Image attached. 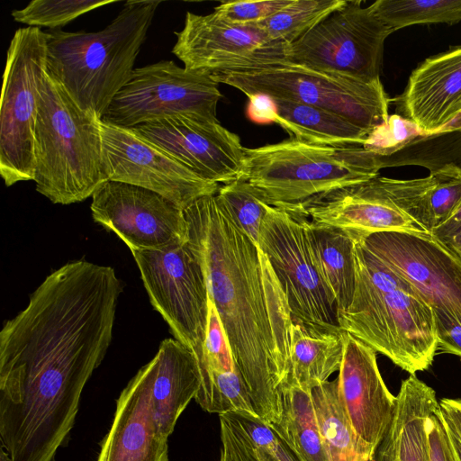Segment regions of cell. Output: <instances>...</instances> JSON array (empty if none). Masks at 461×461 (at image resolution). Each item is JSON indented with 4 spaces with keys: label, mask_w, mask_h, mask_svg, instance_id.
<instances>
[{
    "label": "cell",
    "mask_w": 461,
    "mask_h": 461,
    "mask_svg": "<svg viewBox=\"0 0 461 461\" xmlns=\"http://www.w3.org/2000/svg\"><path fill=\"white\" fill-rule=\"evenodd\" d=\"M150 361L154 419L161 435L168 438L199 390L198 362L194 352L176 339H164Z\"/></svg>",
    "instance_id": "obj_22"
},
{
    "label": "cell",
    "mask_w": 461,
    "mask_h": 461,
    "mask_svg": "<svg viewBox=\"0 0 461 461\" xmlns=\"http://www.w3.org/2000/svg\"><path fill=\"white\" fill-rule=\"evenodd\" d=\"M380 169L416 165L433 173L447 165L461 168V127L421 133L393 154L376 156Z\"/></svg>",
    "instance_id": "obj_28"
},
{
    "label": "cell",
    "mask_w": 461,
    "mask_h": 461,
    "mask_svg": "<svg viewBox=\"0 0 461 461\" xmlns=\"http://www.w3.org/2000/svg\"><path fill=\"white\" fill-rule=\"evenodd\" d=\"M101 132L108 180L153 191L183 210L200 197L217 194L218 184L203 179L131 128L101 121Z\"/></svg>",
    "instance_id": "obj_14"
},
{
    "label": "cell",
    "mask_w": 461,
    "mask_h": 461,
    "mask_svg": "<svg viewBox=\"0 0 461 461\" xmlns=\"http://www.w3.org/2000/svg\"><path fill=\"white\" fill-rule=\"evenodd\" d=\"M216 196L237 226L258 246L268 204L241 178L219 186Z\"/></svg>",
    "instance_id": "obj_31"
},
{
    "label": "cell",
    "mask_w": 461,
    "mask_h": 461,
    "mask_svg": "<svg viewBox=\"0 0 461 461\" xmlns=\"http://www.w3.org/2000/svg\"><path fill=\"white\" fill-rule=\"evenodd\" d=\"M309 221L300 212L268 205L258 247L276 275L293 321L341 330L335 296L314 258Z\"/></svg>",
    "instance_id": "obj_8"
},
{
    "label": "cell",
    "mask_w": 461,
    "mask_h": 461,
    "mask_svg": "<svg viewBox=\"0 0 461 461\" xmlns=\"http://www.w3.org/2000/svg\"><path fill=\"white\" fill-rule=\"evenodd\" d=\"M273 123L282 127L293 139L311 144L348 147L364 146L371 133L352 121L315 106L273 99Z\"/></svg>",
    "instance_id": "obj_24"
},
{
    "label": "cell",
    "mask_w": 461,
    "mask_h": 461,
    "mask_svg": "<svg viewBox=\"0 0 461 461\" xmlns=\"http://www.w3.org/2000/svg\"><path fill=\"white\" fill-rule=\"evenodd\" d=\"M101 121L81 109L48 69L40 90L34 138L36 191L53 203L92 197L108 179L102 157Z\"/></svg>",
    "instance_id": "obj_4"
},
{
    "label": "cell",
    "mask_w": 461,
    "mask_h": 461,
    "mask_svg": "<svg viewBox=\"0 0 461 461\" xmlns=\"http://www.w3.org/2000/svg\"><path fill=\"white\" fill-rule=\"evenodd\" d=\"M393 32L372 5L347 1L289 45L288 61L367 82L380 80L384 41Z\"/></svg>",
    "instance_id": "obj_11"
},
{
    "label": "cell",
    "mask_w": 461,
    "mask_h": 461,
    "mask_svg": "<svg viewBox=\"0 0 461 461\" xmlns=\"http://www.w3.org/2000/svg\"><path fill=\"white\" fill-rule=\"evenodd\" d=\"M438 403L446 426L461 440V399L442 398Z\"/></svg>",
    "instance_id": "obj_39"
},
{
    "label": "cell",
    "mask_w": 461,
    "mask_h": 461,
    "mask_svg": "<svg viewBox=\"0 0 461 461\" xmlns=\"http://www.w3.org/2000/svg\"><path fill=\"white\" fill-rule=\"evenodd\" d=\"M187 244L198 258L256 414L267 424L281 412L290 369L293 324L286 297L265 253L233 221L216 194L184 210Z\"/></svg>",
    "instance_id": "obj_1"
},
{
    "label": "cell",
    "mask_w": 461,
    "mask_h": 461,
    "mask_svg": "<svg viewBox=\"0 0 461 461\" xmlns=\"http://www.w3.org/2000/svg\"><path fill=\"white\" fill-rule=\"evenodd\" d=\"M350 232L356 285L349 306L339 313L340 329L410 375L427 370L438 349L432 309L406 279Z\"/></svg>",
    "instance_id": "obj_2"
},
{
    "label": "cell",
    "mask_w": 461,
    "mask_h": 461,
    "mask_svg": "<svg viewBox=\"0 0 461 461\" xmlns=\"http://www.w3.org/2000/svg\"><path fill=\"white\" fill-rule=\"evenodd\" d=\"M346 0H293L272 16L257 23L272 40L291 44L331 13L346 4Z\"/></svg>",
    "instance_id": "obj_29"
},
{
    "label": "cell",
    "mask_w": 461,
    "mask_h": 461,
    "mask_svg": "<svg viewBox=\"0 0 461 461\" xmlns=\"http://www.w3.org/2000/svg\"><path fill=\"white\" fill-rule=\"evenodd\" d=\"M220 422L222 443L221 461H246L227 423L222 419H220Z\"/></svg>",
    "instance_id": "obj_40"
},
{
    "label": "cell",
    "mask_w": 461,
    "mask_h": 461,
    "mask_svg": "<svg viewBox=\"0 0 461 461\" xmlns=\"http://www.w3.org/2000/svg\"><path fill=\"white\" fill-rule=\"evenodd\" d=\"M448 433L450 436L451 443L456 454V456L457 458V461H461V440L460 438L450 429H448Z\"/></svg>",
    "instance_id": "obj_45"
},
{
    "label": "cell",
    "mask_w": 461,
    "mask_h": 461,
    "mask_svg": "<svg viewBox=\"0 0 461 461\" xmlns=\"http://www.w3.org/2000/svg\"><path fill=\"white\" fill-rule=\"evenodd\" d=\"M423 133L411 120L398 114L389 116L388 122L374 130L364 148L379 157H386L398 151L418 135Z\"/></svg>",
    "instance_id": "obj_35"
},
{
    "label": "cell",
    "mask_w": 461,
    "mask_h": 461,
    "mask_svg": "<svg viewBox=\"0 0 461 461\" xmlns=\"http://www.w3.org/2000/svg\"><path fill=\"white\" fill-rule=\"evenodd\" d=\"M131 253L151 304L199 363L203 357L210 296L198 258L187 242Z\"/></svg>",
    "instance_id": "obj_9"
},
{
    "label": "cell",
    "mask_w": 461,
    "mask_h": 461,
    "mask_svg": "<svg viewBox=\"0 0 461 461\" xmlns=\"http://www.w3.org/2000/svg\"><path fill=\"white\" fill-rule=\"evenodd\" d=\"M396 396L393 420L371 461H429L427 420L439 406L436 393L410 375Z\"/></svg>",
    "instance_id": "obj_21"
},
{
    "label": "cell",
    "mask_w": 461,
    "mask_h": 461,
    "mask_svg": "<svg viewBox=\"0 0 461 461\" xmlns=\"http://www.w3.org/2000/svg\"><path fill=\"white\" fill-rule=\"evenodd\" d=\"M402 111L423 133L438 131L461 113V45L426 59L409 77Z\"/></svg>",
    "instance_id": "obj_20"
},
{
    "label": "cell",
    "mask_w": 461,
    "mask_h": 461,
    "mask_svg": "<svg viewBox=\"0 0 461 461\" xmlns=\"http://www.w3.org/2000/svg\"><path fill=\"white\" fill-rule=\"evenodd\" d=\"M114 3L113 0H32L25 7L12 11L15 22L30 27L50 30L64 26L94 9Z\"/></svg>",
    "instance_id": "obj_33"
},
{
    "label": "cell",
    "mask_w": 461,
    "mask_h": 461,
    "mask_svg": "<svg viewBox=\"0 0 461 461\" xmlns=\"http://www.w3.org/2000/svg\"><path fill=\"white\" fill-rule=\"evenodd\" d=\"M354 232L432 309L438 336L461 327V260L448 249L423 232Z\"/></svg>",
    "instance_id": "obj_10"
},
{
    "label": "cell",
    "mask_w": 461,
    "mask_h": 461,
    "mask_svg": "<svg viewBox=\"0 0 461 461\" xmlns=\"http://www.w3.org/2000/svg\"><path fill=\"white\" fill-rule=\"evenodd\" d=\"M220 419H222L220 417ZM226 423L227 421L222 419ZM246 461H258L250 446L227 423Z\"/></svg>",
    "instance_id": "obj_43"
},
{
    "label": "cell",
    "mask_w": 461,
    "mask_h": 461,
    "mask_svg": "<svg viewBox=\"0 0 461 461\" xmlns=\"http://www.w3.org/2000/svg\"><path fill=\"white\" fill-rule=\"evenodd\" d=\"M152 373L149 361L121 393L96 461H168L167 438L159 432L153 414Z\"/></svg>",
    "instance_id": "obj_19"
},
{
    "label": "cell",
    "mask_w": 461,
    "mask_h": 461,
    "mask_svg": "<svg viewBox=\"0 0 461 461\" xmlns=\"http://www.w3.org/2000/svg\"><path fill=\"white\" fill-rule=\"evenodd\" d=\"M92 217L131 249L161 250L187 240L184 210L153 191L107 180L93 194Z\"/></svg>",
    "instance_id": "obj_15"
},
{
    "label": "cell",
    "mask_w": 461,
    "mask_h": 461,
    "mask_svg": "<svg viewBox=\"0 0 461 461\" xmlns=\"http://www.w3.org/2000/svg\"><path fill=\"white\" fill-rule=\"evenodd\" d=\"M211 77L247 96L262 95L328 110L370 132L390 116V101L381 80L367 82L291 61L224 71Z\"/></svg>",
    "instance_id": "obj_6"
},
{
    "label": "cell",
    "mask_w": 461,
    "mask_h": 461,
    "mask_svg": "<svg viewBox=\"0 0 461 461\" xmlns=\"http://www.w3.org/2000/svg\"><path fill=\"white\" fill-rule=\"evenodd\" d=\"M342 330L294 322L290 332V369L286 384L311 392L339 370L343 351Z\"/></svg>",
    "instance_id": "obj_23"
},
{
    "label": "cell",
    "mask_w": 461,
    "mask_h": 461,
    "mask_svg": "<svg viewBox=\"0 0 461 461\" xmlns=\"http://www.w3.org/2000/svg\"><path fill=\"white\" fill-rule=\"evenodd\" d=\"M293 0L222 2L214 12L225 21L236 24H257L286 7Z\"/></svg>",
    "instance_id": "obj_36"
},
{
    "label": "cell",
    "mask_w": 461,
    "mask_h": 461,
    "mask_svg": "<svg viewBox=\"0 0 461 461\" xmlns=\"http://www.w3.org/2000/svg\"><path fill=\"white\" fill-rule=\"evenodd\" d=\"M429 461H457L439 406L427 420Z\"/></svg>",
    "instance_id": "obj_37"
},
{
    "label": "cell",
    "mask_w": 461,
    "mask_h": 461,
    "mask_svg": "<svg viewBox=\"0 0 461 461\" xmlns=\"http://www.w3.org/2000/svg\"><path fill=\"white\" fill-rule=\"evenodd\" d=\"M131 129L204 180L224 185L240 177L244 147L217 117L181 113Z\"/></svg>",
    "instance_id": "obj_16"
},
{
    "label": "cell",
    "mask_w": 461,
    "mask_h": 461,
    "mask_svg": "<svg viewBox=\"0 0 461 461\" xmlns=\"http://www.w3.org/2000/svg\"><path fill=\"white\" fill-rule=\"evenodd\" d=\"M248 117L257 123H273L276 105L274 100L267 95H249Z\"/></svg>",
    "instance_id": "obj_38"
},
{
    "label": "cell",
    "mask_w": 461,
    "mask_h": 461,
    "mask_svg": "<svg viewBox=\"0 0 461 461\" xmlns=\"http://www.w3.org/2000/svg\"><path fill=\"white\" fill-rule=\"evenodd\" d=\"M160 4L158 0L127 1L99 32H45L47 69L81 109L102 119L129 81Z\"/></svg>",
    "instance_id": "obj_3"
},
{
    "label": "cell",
    "mask_w": 461,
    "mask_h": 461,
    "mask_svg": "<svg viewBox=\"0 0 461 461\" xmlns=\"http://www.w3.org/2000/svg\"><path fill=\"white\" fill-rule=\"evenodd\" d=\"M454 354L461 358V327L438 336V349Z\"/></svg>",
    "instance_id": "obj_42"
},
{
    "label": "cell",
    "mask_w": 461,
    "mask_h": 461,
    "mask_svg": "<svg viewBox=\"0 0 461 461\" xmlns=\"http://www.w3.org/2000/svg\"><path fill=\"white\" fill-rule=\"evenodd\" d=\"M309 233L319 270L335 296L339 313L344 312L352 301L356 285L352 233L311 220Z\"/></svg>",
    "instance_id": "obj_25"
},
{
    "label": "cell",
    "mask_w": 461,
    "mask_h": 461,
    "mask_svg": "<svg viewBox=\"0 0 461 461\" xmlns=\"http://www.w3.org/2000/svg\"><path fill=\"white\" fill-rule=\"evenodd\" d=\"M219 416L250 446L258 461H301L285 441L258 415L235 411Z\"/></svg>",
    "instance_id": "obj_32"
},
{
    "label": "cell",
    "mask_w": 461,
    "mask_h": 461,
    "mask_svg": "<svg viewBox=\"0 0 461 461\" xmlns=\"http://www.w3.org/2000/svg\"><path fill=\"white\" fill-rule=\"evenodd\" d=\"M175 34L172 53L186 69L210 77L288 61L290 44L272 40L256 24L225 21L214 11L186 12L183 29Z\"/></svg>",
    "instance_id": "obj_13"
},
{
    "label": "cell",
    "mask_w": 461,
    "mask_h": 461,
    "mask_svg": "<svg viewBox=\"0 0 461 461\" xmlns=\"http://www.w3.org/2000/svg\"><path fill=\"white\" fill-rule=\"evenodd\" d=\"M210 76L195 73L173 60L134 68L113 97L102 121L125 128L181 114L216 118L221 94Z\"/></svg>",
    "instance_id": "obj_12"
},
{
    "label": "cell",
    "mask_w": 461,
    "mask_h": 461,
    "mask_svg": "<svg viewBox=\"0 0 461 461\" xmlns=\"http://www.w3.org/2000/svg\"><path fill=\"white\" fill-rule=\"evenodd\" d=\"M372 6L393 32L413 24L461 22V0H378Z\"/></svg>",
    "instance_id": "obj_30"
},
{
    "label": "cell",
    "mask_w": 461,
    "mask_h": 461,
    "mask_svg": "<svg viewBox=\"0 0 461 461\" xmlns=\"http://www.w3.org/2000/svg\"><path fill=\"white\" fill-rule=\"evenodd\" d=\"M429 174L435 178L429 203L433 230L443 224L461 204V168L447 165Z\"/></svg>",
    "instance_id": "obj_34"
},
{
    "label": "cell",
    "mask_w": 461,
    "mask_h": 461,
    "mask_svg": "<svg viewBox=\"0 0 461 461\" xmlns=\"http://www.w3.org/2000/svg\"><path fill=\"white\" fill-rule=\"evenodd\" d=\"M281 412L268 424L301 461H329L311 392L283 384Z\"/></svg>",
    "instance_id": "obj_26"
},
{
    "label": "cell",
    "mask_w": 461,
    "mask_h": 461,
    "mask_svg": "<svg viewBox=\"0 0 461 461\" xmlns=\"http://www.w3.org/2000/svg\"><path fill=\"white\" fill-rule=\"evenodd\" d=\"M47 35L15 31L6 52L0 106V174L6 186L34 178L40 90L47 72Z\"/></svg>",
    "instance_id": "obj_7"
},
{
    "label": "cell",
    "mask_w": 461,
    "mask_h": 461,
    "mask_svg": "<svg viewBox=\"0 0 461 461\" xmlns=\"http://www.w3.org/2000/svg\"><path fill=\"white\" fill-rule=\"evenodd\" d=\"M461 232V204L456 212L440 226L431 231L438 241L444 240Z\"/></svg>",
    "instance_id": "obj_41"
},
{
    "label": "cell",
    "mask_w": 461,
    "mask_h": 461,
    "mask_svg": "<svg viewBox=\"0 0 461 461\" xmlns=\"http://www.w3.org/2000/svg\"><path fill=\"white\" fill-rule=\"evenodd\" d=\"M329 461H371L372 451L356 435L338 393V381L311 391Z\"/></svg>",
    "instance_id": "obj_27"
},
{
    "label": "cell",
    "mask_w": 461,
    "mask_h": 461,
    "mask_svg": "<svg viewBox=\"0 0 461 461\" xmlns=\"http://www.w3.org/2000/svg\"><path fill=\"white\" fill-rule=\"evenodd\" d=\"M439 242L461 260V232Z\"/></svg>",
    "instance_id": "obj_44"
},
{
    "label": "cell",
    "mask_w": 461,
    "mask_h": 461,
    "mask_svg": "<svg viewBox=\"0 0 461 461\" xmlns=\"http://www.w3.org/2000/svg\"><path fill=\"white\" fill-rule=\"evenodd\" d=\"M337 381L339 397L351 428L374 455L393 420L397 396L384 382L376 352L347 332Z\"/></svg>",
    "instance_id": "obj_17"
},
{
    "label": "cell",
    "mask_w": 461,
    "mask_h": 461,
    "mask_svg": "<svg viewBox=\"0 0 461 461\" xmlns=\"http://www.w3.org/2000/svg\"><path fill=\"white\" fill-rule=\"evenodd\" d=\"M375 155L363 146L311 144L290 138L245 148L240 177L266 203L291 209L319 195L379 175Z\"/></svg>",
    "instance_id": "obj_5"
},
{
    "label": "cell",
    "mask_w": 461,
    "mask_h": 461,
    "mask_svg": "<svg viewBox=\"0 0 461 461\" xmlns=\"http://www.w3.org/2000/svg\"><path fill=\"white\" fill-rule=\"evenodd\" d=\"M286 210L300 212L311 221L347 230H405L427 233L398 208L393 195V178L379 175Z\"/></svg>",
    "instance_id": "obj_18"
}]
</instances>
